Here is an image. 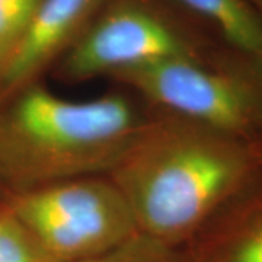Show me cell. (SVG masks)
I'll return each mask as SVG.
<instances>
[{
    "label": "cell",
    "mask_w": 262,
    "mask_h": 262,
    "mask_svg": "<svg viewBox=\"0 0 262 262\" xmlns=\"http://www.w3.org/2000/svg\"><path fill=\"white\" fill-rule=\"evenodd\" d=\"M251 165L237 137L149 110L108 177L141 234L184 248L236 195Z\"/></svg>",
    "instance_id": "obj_1"
},
{
    "label": "cell",
    "mask_w": 262,
    "mask_h": 262,
    "mask_svg": "<svg viewBox=\"0 0 262 262\" xmlns=\"http://www.w3.org/2000/svg\"><path fill=\"white\" fill-rule=\"evenodd\" d=\"M146 114L120 91L72 101L29 84L0 102V181L13 194L110 175Z\"/></svg>",
    "instance_id": "obj_2"
},
{
    "label": "cell",
    "mask_w": 262,
    "mask_h": 262,
    "mask_svg": "<svg viewBox=\"0 0 262 262\" xmlns=\"http://www.w3.org/2000/svg\"><path fill=\"white\" fill-rule=\"evenodd\" d=\"M3 204L58 262L91 261L140 233L125 196L108 175L8 194Z\"/></svg>",
    "instance_id": "obj_3"
},
{
    "label": "cell",
    "mask_w": 262,
    "mask_h": 262,
    "mask_svg": "<svg viewBox=\"0 0 262 262\" xmlns=\"http://www.w3.org/2000/svg\"><path fill=\"white\" fill-rule=\"evenodd\" d=\"M201 57L195 34L162 2L106 0L54 73L63 83L77 84L162 60Z\"/></svg>",
    "instance_id": "obj_4"
},
{
    "label": "cell",
    "mask_w": 262,
    "mask_h": 262,
    "mask_svg": "<svg viewBox=\"0 0 262 262\" xmlns=\"http://www.w3.org/2000/svg\"><path fill=\"white\" fill-rule=\"evenodd\" d=\"M149 110L177 115L230 136L249 131L261 113L252 83L208 66L204 58H170L110 76Z\"/></svg>",
    "instance_id": "obj_5"
},
{
    "label": "cell",
    "mask_w": 262,
    "mask_h": 262,
    "mask_svg": "<svg viewBox=\"0 0 262 262\" xmlns=\"http://www.w3.org/2000/svg\"><path fill=\"white\" fill-rule=\"evenodd\" d=\"M106 0H42L0 72V102L54 69L91 27Z\"/></svg>",
    "instance_id": "obj_6"
},
{
    "label": "cell",
    "mask_w": 262,
    "mask_h": 262,
    "mask_svg": "<svg viewBox=\"0 0 262 262\" xmlns=\"http://www.w3.org/2000/svg\"><path fill=\"white\" fill-rule=\"evenodd\" d=\"M181 249L191 262H262V203L213 217Z\"/></svg>",
    "instance_id": "obj_7"
},
{
    "label": "cell",
    "mask_w": 262,
    "mask_h": 262,
    "mask_svg": "<svg viewBox=\"0 0 262 262\" xmlns=\"http://www.w3.org/2000/svg\"><path fill=\"white\" fill-rule=\"evenodd\" d=\"M208 22L236 53L262 69V15L249 0H173Z\"/></svg>",
    "instance_id": "obj_8"
},
{
    "label": "cell",
    "mask_w": 262,
    "mask_h": 262,
    "mask_svg": "<svg viewBox=\"0 0 262 262\" xmlns=\"http://www.w3.org/2000/svg\"><path fill=\"white\" fill-rule=\"evenodd\" d=\"M0 262H58L27 226L0 204Z\"/></svg>",
    "instance_id": "obj_9"
},
{
    "label": "cell",
    "mask_w": 262,
    "mask_h": 262,
    "mask_svg": "<svg viewBox=\"0 0 262 262\" xmlns=\"http://www.w3.org/2000/svg\"><path fill=\"white\" fill-rule=\"evenodd\" d=\"M42 0H0V72L10 60Z\"/></svg>",
    "instance_id": "obj_10"
},
{
    "label": "cell",
    "mask_w": 262,
    "mask_h": 262,
    "mask_svg": "<svg viewBox=\"0 0 262 262\" xmlns=\"http://www.w3.org/2000/svg\"><path fill=\"white\" fill-rule=\"evenodd\" d=\"M84 262H191L181 248H173L146 234H136L111 252Z\"/></svg>",
    "instance_id": "obj_11"
},
{
    "label": "cell",
    "mask_w": 262,
    "mask_h": 262,
    "mask_svg": "<svg viewBox=\"0 0 262 262\" xmlns=\"http://www.w3.org/2000/svg\"><path fill=\"white\" fill-rule=\"evenodd\" d=\"M6 196H8V191H6V188L3 187V184L0 181V204H3V201L6 200Z\"/></svg>",
    "instance_id": "obj_12"
},
{
    "label": "cell",
    "mask_w": 262,
    "mask_h": 262,
    "mask_svg": "<svg viewBox=\"0 0 262 262\" xmlns=\"http://www.w3.org/2000/svg\"><path fill=\"white\" fill-rule=\"evenodd\" d=\"M256 6H258V10H259V13L262 15V0H259V2L256 3Z\"/></svg>",
    "instance_id": "obj_13"
},
{
    "label": "cell",
    "mask_w": 262,
    "mask_h": 262,
    "mask_svg": "<svg viewBox=\"0 0 262 262\" xmlns=\"http://www.w3.org/2000/svg\"><path fill=\"white\" fill-rule=\"evenodd\" d=\"M249 2H251V3H252V2H253V3H258L259 0H249Z\"/></svg>",
    "instance_id": "obj_14"
}]
</instances>
